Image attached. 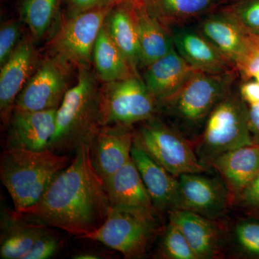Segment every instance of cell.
<instances>
[{
  "label": "cell",
  "instance_id": "obj_3",
  "mask_svg": "<svg viewBox=\"0 0 259 259\" xmlns=\"http://www.w3.org/2000/svg\"><path fill=\"white\" fill-rule=\"evenodd\" d=\"M237 73L236 69L220 74L197 71L175 96L159 104V110L173 119L174 127L192 144L209 113L233 90Z\"/></svg>",
  "mask_w": 259,
  "mask_h": 259
},
{
  "label": "cell",
  "instance_id": "obj_25",
  "mask_svg": "<svg viewBox=\"0 0 259 259\" xmlns=\"http://www.w3.org/2000/svg\"><path fill=\"white\" fill-rule=\"evenodd\" d=\"M134 16L139 33L141 63L147 67L175 49L169 32L148 13L142 4L134 5Z\"/></svg>",
  "mask_w": 259,
  "mask_h": 259
},
{
  "label": "cell",
  "instance_id": "obj_4",
  "mask_svg": "<svg viewBox=\"0 0 259 259\" xmlns=\"http://www.w3.org/2000/svg\"><path fill=\"white\" fill-rule=\"evenodd\" d=\"M79 70L77 83L66 91L56 110V131L49 145V149L63 154L76 152L100 126V92L88 68Z\"/></svg>",
  "mask_w": 259,
  "mask_h": 259
},
{
  "label": "cell",
  "instance_id": "obj_2",
  "mask_svg": "<svg viewBox=\"0 0 259 259\" xmlns=\"http://www.w3.org/2000/svg\"><path fill=\"white\" fill-rule=\"evenodd\" d=\"M66 155L51 149L30 151L5 148L0 161V179L15 211L23 210L40 199L54 179L70 164Z\"/></svg>",
  "mask_w": 259,
  "mask_h": 259
},
{
  "label": "cell",
  "instance_id": "obj_20",
  "mask_svg": "<svg viewBox=\"0 0 259 259\" xmlns=\"http://www.w3.org/2000/svg\"><path fill=\"white\" fill-rule=\"evenodd\" d=\"M104 182L112 207L156 212L132 158Z\"/></svg>",
  "mask_w": 259,
  "mask_h": 259
},
{
  "label": "cell",
  "instance_id": "obj_7",
  "mask_svg": "<svg viewBox=\"0 0 259 259\" xmlns=\"http://www.w3.org/2000/svg\"><path fill=\"white\" fill-rule=\"evenodd\" d=\"M144 122L136 132L135 143L173 176L211 170L199 161L190 140L175 127L156 117Z\"/></svg>",
  "mask_w": 259,
  "mask_h": 259
},
{
  "label": "cell",
  "instance_id": "obj_31",
  "mask_svg": "<svg viewBox=\"0 0 259 259\" xmlns=\"http://www.w3.org/2000/svg\"><path fill=\"white\" fill-rule=\"evenodd\" d=\"M236 69L243 81L253 79L259 83V34L250 35L248 49Z\"/></svg>",
  "mask_w": 259,
  "mask_h": 259
},
{
  "label": "cell",
  "instance_id": "obj_29",
  "mask_svg": "<svg viewBox=\"0 0 259 259\" xmlns=\"http://www.w3.org/2000/svg\"><path fill=\"white\" fill-rule=\"evenodd\" d=\"M218 10L247 35L259 34V0H227Z\"/></svg>",
  "mask_w": 259,
  "mask_h": 259
},
{
  "label": "cell",
  "instance_id": "obj_22",
  "mask_svg": "<svg viewBox=\"0 0 259 259\" xmlns=\"http://www.w3.org/2000/svg\"><path fill=\"white\" fill-rule=\"evenodd\" d=\"M49 227L18 217L14 210L2 207L0 213V257L23 259Z\"/></svg>",
  "mask_w": 259,
  "mask_h": 259
},
{
  "label": "cell",
  "instance_id": "obj_19",
  "mask_svg": "<svg viewBox=\"0 0 259 259\" xmlns=\"http://www.w3.org/2000/svg\"><path fill=\"white\" fill-rule=\"evenodd\" d=\"M131 158L139 170L156 212L168 214L176 206L177 177L150 157L135 141Z\"/></svg>",
  "mask_w": 259,
  "mask_h": 259
},
{
  "label": "cell",
  "instance_id": "obj_32",
  "mask_svg": "<svg viewBox=\"0 0 259 259\" xmlns=\"http://www.w3.org/2000/svg\"><path fill=\"white\" fill-rule=\"evenodd\" d=\"M60 242L51 228L35 241L32 248L23 259H48L52 258L59 251Z\"/></svg>",
  "mask_w": 259,
  "mask_h": 259
},
{
  "label": "cell",
  "instance_id": "obj_17",
  "mask_svg": "<svg viewBox=\"0 0 259 259\" xmlns=\"http://www.w3.org/2000/svg\"><path fill=\"white\" fill-rule=\"evenodd\" d=\"M235 199L259 175V147L249 145L227 151L209 163Z\"/></svg>",
  "mask_w": 259,
  "mask_h": 259
},
{
  "label": "cell",
  "instance_id": "obj_13",
  "mask_svg": "<svg viewBox=\"0 0 259 259\" xmlns=\"http://www.w3.org/2000/svg\"><path fill=\"white\" fill-rule=\"evenodd\" d=\"M168 221L182 231L197 259L222 258L227 248L226 233L215 220L185 210L173 209Z\"/></svg>",
  "mask_w": 259,
  "mask_h": 259
},
{
  "label": "cell",
  "instance_id": "obj_21",
  "mask_svg": "<svg viewBox=\"0 0 259 259\" xmlns=\"http://www.w3.org/2000/svg\"><path fill=\"white\" fill-rule=\"evenodd\" d=\"M198 30L236 69L248 49L250 35L218 9L199 22Z\"/></svg>",
  "mask_w": 259,
  "mask_h": 259
},
{
  "label": "cell",
  "instance_id": "obj_11",
  "mask_svg": "<svg viewBox=\"0 0 259 259\" xmlns=\"http://www.w3.org/2000/svg\"><path fill=\"white\" fill-rule=\"evenodd\" d=\"M67 65L59 58H48L29 79L15 100L14 110L58 109L67 91Z\"/></svg>",
  "mask_w": 259,
  "mask_h": 259
},
{
  "label": "cell",
  "instance_id": "obj_33",
  "mask_svg": "<svg viewBox=\"0 0 259 259\" xmlns=\"http://www.w3.org/2000/svg\"><path fill=\"white\" fill-rule=\"evenodd\" d=\"M20 30L18 24L10 21L3 24L0 29V64L1 66L9 59L18 44Z\"/></svg>",
  "mask_w": 259,
  "mask_h": 259
},
{
  "label": "cell",
  "instance_id": "obj_6",
  "mask_svg": "<svg viewBox=\"0 0 259 259\" xmlns=\"http://www.w3.org/2000/svg\"><path fill=\"white\" fill-rule=\"evenodd\" d=\"M157 214L154 211L112 207L105 222L81 238L101 243L125 258H143L159 231Z\"/></svg>",
  "mask_w": 259,
  "mask_h": 259
},
{
  "label": "cell",
  "instance_id": "obj_37",
  "mask_svg": "<svg viewBox=\"0 0 259 259\" xmlns=\"http://www.w3.org/2000/svg\"><path fill=\"white\" fill-rule=\"evenodd\" d=\"M249 130L253 144L259 147V103L249 106Z\"/></svg>",
  "mask_w": 259,
  "mask_h": 259
},
{
  "label": "cell",
  "instance_id": "obj_27",
  "mask_svg": "<svg viewBox=\"0 0 259 259\" xmlns=\"http://www.w3.org/2000/svg\"><path fill=\"white\" fill-rule=\"evenodd\" d=\"M227 248L238 258L259 259V218H241L226 233Z\"/></svg>",
  "mask_w": 259,
  "mask_h": 259
},
{
  "label": "cell",
  "instance_id": "obj_30",
  "mask_svg": "<svg viewBox=\"0 0 259 259\" xmlns=\"http://www.w3.org/2000/svg\"><path fill=\"white\" fill-rule=\"evenodd\" d=\"M157 255L163 259H197L185 235L170 221L162 233Z\"/></svg>",
  "mask_w": 259,
  "mask_h": 259
},
{
  "label": "cell",
  "instance_id": "obj_18",
  "mask_svg": "<svg viewBox=\"0 0 259 259\" xmlns=\"http://www.w3.org/2000/svg\"><path fill=\"white\" fill-rule=\"evenodd\" d=\"M197 72L175 48L146 67L144 81L159 105L175 96Z\"/></svg>",
  "mask_w": 259,
  "mask_h": 259
},
{
  "label": "cell",
  "instance_id": "obj_23",
  "mask_svg": "<svg viewBox=\"0 0 259 259\" xmlns=\"http://www.w3.org/2000/svg\"><path fill=\"white\" fill-rule=\"evenodd\" d=\"M107 31L136 76L141 63L139 33L134 16V5L115 3L105 23Z\"/></svg>",
  "mask_w": 259,
  "mask_h": 259
},
{
  "label": "cell",
  "instance_id": "obj_10",
  "mask_svg": "<svg viewBox=\"0 0 259 259\" xmlns=\"http://www.w3.org/2000/svg\"><path fill=\"white\" fill-rule=\"evenodd\" d=\"M206 173H186L177 177L175 209L190 211L217 221L233 206V198L221 177Z\"/></svg>",
  "mask_w": 259,
  "mask_h": 259
},
{
  "label": "cell",
  "instance_id": "obj_38",
  "mask_svg": "<svg viewBox=\"0 0 259 259\" xmlns=\"http://www.w3.org/2000/svg\"><path fill=\"white\" fill-rule=\"evenodd\" d=\"M75 259H98L101 258L100 255L91 251L81 252L73 256Z\"/></svg>",
  "mask_w": 259,
  "mask_h": 259
},
{
  "label": "cell",
  "instance_id": "obj_28",
  "mask_svg": "<svg viewBox=\"0 0 259 259\" xmlns=\"http://www.w3.org/2000/svg\"><path fill=\"white\" fill-rule=\"evenodd\" d=\"M59 0H23L20 14L28 25L32 36L42 38L48 31L55 15Z\"/></svg>",
  "mask_w": 259,
  "mask_h": 259
},
{
  "label": "cell",
  "instance_id": "obj_12",
  "mask_svg": "<svg viewBox=\"0 0 259 259\" xmlns=\"http://www.w3.org/2000/svg\"><path fill=\"white\" fill-rule=\"evenodd\" d=\"M136 131L131 125H100L88 141L94 168L105 181L131 158Z\"/></svg>",
  "mask_w": 259,
  "mask_h": 259
},
{
  "label": "cell",
  "instance_id": "obj_36",
  "mask_svg": "<svg viewBox=\"0 0 259 259\" xmlns=\"http://www.w3.org/2000/svg\"><path fill=\"white\" fill-rule=\"evenodd\" d=\"M240 95L248 106L259 103V83L253 79L243 81L240 86Z\"/></svg>",
  "mask_w": 259,
  "mask_h": 259
},
{
  "label": "cell",
  "instance_id": "obj_24",
  "mask_svg": "<svg viewBox=\"0 0 259 259\" xmlns=\"http://www.w3.org/2000/svg\"><path fill=\"white\" fill-rule=\"evenodd\" d=\"M227 0H143L150 15L167 29L212 13Z\"/></svg>",
  "mask_w": 259,
  "mask_h": 259
},
{
  "label": "cell",
  "instance_id": "obj_8",
  "mask_svg": "<svg viewBox=\"0 0 259 259\" xmlns=\"http://www.w3.org/2000/svg\"><path fill=\"white\" fill-rule=\"evenodd\" d=\"M158 102L139 76L105 83L99 97L100 125H131L155 117Z\"/></svg>",
  "mask_w": 259,
  "mask_h": 259
},
{
  "label": "cell",
  "instance_id": "obj_39",
  "mask_svg": "<svg viewBox=\"0 0 259 259\" xmlns=\"http://www.w3.org/2000/svg\"><path fill=\"white\" fill-rule=\"evenodd\" d=\"M143 0H115V3H131L133 5L142 4Z\"/></svg>",
  "mask_w": 259,
  "mask_h": 259
},
{
  "label": "cell",
  "instance_id": "obj_34",
  "mask_svg": "<svg viewBox=\"0 0 259 259\" xmlns=\"http://www.w3.org/2000/svg\"><path fill=\"white\" fill-rule=\"evenodd\" d=\"M233 206L244 209L259 218V175L235 199Z\"/></svg>",
  "mask_w": 259,
  "mask_h": 259
},
{
  "label": "cell",
  "instance_id": "obj_5",
  "mask_svg": "<svg viewBox=\"0 0 259 259\" xmlns=\"http://www.w3.org/2000/svg\"><path fill=\"white\" fill-rule=\"evenodd\" d=\"M192 145L199 161L208 167L219 155L253 145L249 130V106L238 90L233 89L218 102Z\"/></svg>",
  "mask_w": 259,
  "mask_h": 259
},
{
  "label": "cell",
  "instance_id": "obj_16",
  "mask_svg": "<svg viewBox=\"0 0 259 259\" xmlns=\"http://www.w3.org/2000/svg\"><path fill=\"white\" fill-rule=\"evenodd\" d=\"M168 32L177 52L196 71L220 74L236 69L198 30L182 25L170 28Z\"/></svg>",
  "mask_w": 259,
  "mask_h": 259
},
{
  "label": "cell",
  "instance_id": "obj_15",
  "mask_svg": "<svg viewBox=\"0 0 259 259\" xmlns=\"http://www.w3.org/2000/svg\"><path fill=\"white\" fill-rule=\"evenodd\" d=\"M36 63V54L28 40L20 42L13 54L1 66L0 115L5 126L9 123L15 100L31 76Z\"/></svg>",
  "mask_w": 259,
  "mask_h": 259
},
{
  "label": "cell",
  "instance_id": "obj_35",
  "mask_svg": "<svg viewBox=\"0 0 259 259\" xmlns=\"http://www.w3.org/2000/svg\"><path fill=\"white\" fill-rule=\"evenodd\" d=\"M114 4H115V0H69L71 17L89 10L110 6Z\"/></svg>",
  "mask_w": 259,
  "mask_h": 259
},
{
  "label": "cell",
  "instance_id": "obj_9",
  "mask_svg": "<svg viewBox=\"0 0 259 259\" xmlns=\"http://www.w3.org/2000/svg\"><path fill=\"white\" fill-rule=\"evenodd\" d=\"M114 5L89 10L65 22L51 41L55 56L79 69L88 68L97 37Z\"/></svg>",
  "mask_w": 259,
  "mask_h": 259
},
{
  "label": "cell",
  "instance_id": "obj_1",
  "mask_svg": "<svg viewBox=\"0 0 259 259\" xmlns=\"http://www.w3.org/2000/svg\"><path fill=\"white\" fill-rule=\"evenodd\" d=\"M75 153L74 159L36 203L14 212L29 222L59 228L81 238L105 222L112 206L105 182L92 163L89 143H83Z\"/></svg>",
  "mask_w": 259,
  "mask_h": 259
},
{
  "label": "cell",
  "instance_id": "obj_14",
  "mask_svg": "<svg viewBox=\"0 0 259 259\" xmlns=\"http://www.w3.org/2000/svg\"><path fill=\"white\" fill-rule=\"evenodd\" d=\"M56 110H13L8 125L5 148L30 151L49 149L56 131Z\"/></svg>",
  "mask_w": 259,
  "mask_h": 259
},
{
  "label": "cell",
  "instance_id": "obj_26",
  "mask_svg": "<svg viewBox=\"0 0 259 259\" xmlns=\"http://www.w3.org/2000/svg\"><path fill=\"white\" fill-rule=\"evenodd\" d=\"M93 59L97 74L105 83L138 76L110 37L105 24L95 42Z\"/></svg>",
  "mask_w": 259,
  "mask_h": 259
}]
</instances>
